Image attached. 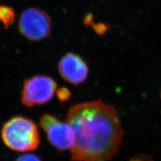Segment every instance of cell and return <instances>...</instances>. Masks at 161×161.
Returning a JSON list of instances; mask_svg holds the SVG:
<instances>
[{"label": "cell", "mask_w": 161, "mask_h": 161, "mask_svg": "<svg viewBox=\"0 0 161 161\" xmlns=\"http://www.w3.org/2000/svg\"><path fill=\"white\" fill-rule=\"evenodd\" d=\"M66 122L74 132L73 161H109L118 153L124 131L118 112L102 101L73 105Z\"/></svg>", "instance_id": "6da1fadb"}, {"label": "cell", "mask_w": 161, "mask_h": 161, "mask_svg": "<svg viewBox=\"0 0 161 161\" xmlns=\"http://www.w3.org/2000/svg\"><path fill=\"white\" fill-rule=\"evenodd\" d=\"M2 138L8 147L18 152L34 150L40 144L36 124L23 116H16L8 121L2 128Z\"/></svg>", "instance_id": "7a4b0ae2"}, {"label": "cell", "mask_w": 161, "mask_h": 161, "mask_svg": "<svg viewBox=\"0 0 161 161\" xmlns=\"http://www.w3.org/2000/svg\"><path fill=\"white\" fill-rule=\"evenodd\" d=\"M19 33L31 41L47 38L52 30V19L44 10L30 8L22 12L18 22Z\"/></svg>", "instance_id": "3957f363"}, {"label": "cell", "mask_w": 161, "mask_h": 161, "mask_svg": "<svg viewBox=\"0 0 161 161\" xmlns=\"http://www.w3.org/2000/svg\"><path fill=\"white\" fill-rule=\"evenodd\" d=\"M57 88L55 80L45 75H36L25 79L22 91V103L32 108L50 102Z\"/></svg>", "instance_id": "277c9868"}, {"label": "cell", "mask_w": 161, "mask_h": 161, "mask_svg": "<svg viewBox=\"0 0 161 161\" xmlns=\"http://www.w3.org/2000/svg\"><path fill=\"white\" fill-rule=\"evenodd\" d=\"M40 125L47 133L50 143L60 151L71 149L75 135L70 125L62 122L51 115L45 114L40 119Z\"/></svg>", "instance_id": "5b68a950"}, {"label": "cell", "mask_w": 161, "mask_h": 161, "mask_svg": "<svg viewBox=\"0 0 161 161\" xmlns=\"http://www.w3.org/2000/svg\"><path fill=\"white\" fill-rule=\"evenodd\" d=\"M58 71L66 81L79 85L86 80L89 75L88 65L79 55L69 53L58 63Z\"/></svg>", "instance_id": "8992f818"}, {"label": "cell", "mask_w": 161, "mask_h": 161, "mask_svg": "<svg viewBox=\"0 0 161 161\" xmlns=\"http://www.w3.org/2000/svg\"><path fill=\"white\" fill-rule=\"evenodd\" d=\"M16 13L14 9L10 6L1 5L0 6V22L5 28L8 29L15 22Z\"/></svg>", "instance_id": "52a82bcc"}, {"label": "cell", "mask_w": 161, "mask_h": 161, "mask_svg": "<svg viewBox=\"0 0 161 161\" xmlns=\"http://www.w3.org/2000/svg\"><path fill=\"white\" fill-rule=\"evenodd\" d=\"M57 95L59 102L63 104L70 99V97H71V93H70V91L68 88L61 87L58 90Z\"/></svg>", "instance_id": "ba28073f"}, {"label": "cell", "mask_w": 161, "mask_h": 161, "mask_svg": "<svg viewBox=\"0 0 161 161\" xmlns=\"http://www.w3.org/2000/svg\"><path fill=\"white\" fill-rule=\"evenodd\" d=\"M92 26L95 30V32L98 35H99V36H102V35L105 34L108 32V30L109 29V27L107 25L103 23H98L95 24H93L92 25Z\"/></svg>", "instance_id": "9c48e42d"}, {"label": "cell", "mask_w": 161, "mask_h": 161, "mask_svg": "<svg viewBox=\"0 0 161 161\" xmlns=\"http://www.w3.org/2000/svg\"><path fill=\"white\" fill-rule=\"evenodd\" d=\"M16 161H41L36 156L33 154H26L19 157Z\"/></svg>", "instance_id": "30bf717a"}, {"label": "cell", "mask_w": 161, "mask_h": 161, "mask_svg": "<svg viewBox=\"0 0 161 161\" xmlns=\"http://www.w3.org/2000/svg\"><path fill=\"white\" fill-rule=\"evenodd\" d=\"M130 161H153L151 157L148 156H138V157L132 158Z\"/></svg>", "instance_id": "8fae6325"}, {"label": "cell", "mask_w": 161, "mask_h": 161, "mask_svg": "<svg viewBox=\"0 0 161 161\" xmlns=\"http://www.w3.org/2000/svg\"><path fill=\"white\" fill-rule=\"evenodd\" d=\"M93 16L92 14H87L84 19L85 24L87 25V26H92L93 24Z\"/></svg>", "instance_id": "7c38bea8"}, {"label": "cell", "mask_w": 161, "mask_h": 161, "mask_svg": "<svg viewBox=\"0 0 161 161\" xmlns=\"http://www.w3.org/2000/svg\"><path fill=\"white\" fill-rule=\"evenodd\" d=\"M160 98H161V92H160Z\"/></svg>", "instance_id": "4fadbf2b"}]
</instances>
